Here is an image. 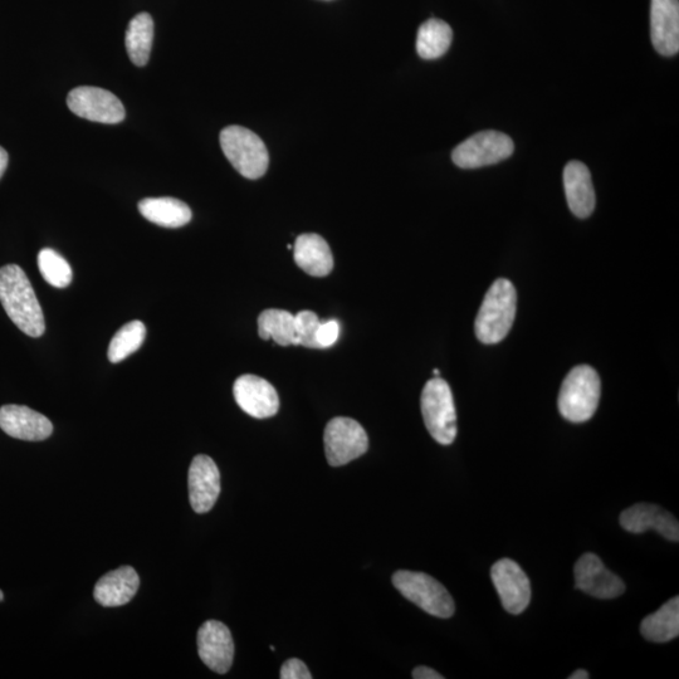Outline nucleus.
<instances>
[{"label": "nucleus", "instance_id": "obj_21", "mask_svg": "<svg viewBox=\"0 0 679 679\" xmlns=\"http://www.w3.org/2000/svg\"><path fill=\"white\" fill-rule=\"evenodd\" d=\"M141 216L156 226L180 228L192 221V210L175 198H146L139 203Z\"/></svg>", "mask_w": 679, "mask_h": 679}, {"label": "nucleus", "instance_id": "obj_34", "mask_svg": "<svg viewBox=\"0 0 679 679\" xmlns=\"http://www.w3.org/2000/svg\"><path fill=\"white\" fill-rule=\"evenodd\" d=\"M433 375H434V378H439V370H438V369H434V370H433Z\"/></svg>", "mask_w": 679, "mask_h": 679}, {"label": "nucleus", "instance_id": "obj_30", "mask_svg": "<svg viewBox=\"0 0 679 679\" xmlns=\"http://www.w3.org/2000/svg\"><path fill=\"white\" fill-rule=\"evenodd\" d=\"M280 677L281 679H311L312 674L304 662L292 658L283 664Z\"/></svg>", "mask_w": 679, "mask_h": 679}, {"label": "nucleus", "instance_id": "obj_35", "mask_svg": "<svg viewBox=\"0 0 679 679\" xmlns=\"http://www.w3.org/2000/svg\"><path fill=\"white\" fill-rule=\"evenodd\" d=\"M3 599H4V594H3V591L0 590V602H2Z\"/></svg>", "mask_w": 679, "mask_h": 679}, {"label": "nucleus", "instance_id": "obj_20", "mask_svg": "<svg viewBox=\"0 0 679 679\" xmlns=\"http://www.w3.org/2000/svg\"><path fill=\"white\" fill-rule=\"evenodd\" d=\"M296 265L312 277L329 276L334 268V257L329 244L315 233L301 234L293 246Z\"/></svg>", "mask_w": 679, "mask_h": 679}, {"label": "nucleus", "instance_id": "obj_14", "mask_svg": "<svg viewBox=\"0 0 679 679\" xmlns=\"http://www.w3.org/2000/svg\"><path fill=\"white\" fill-rule=\"evenodd\" d=\"M190 505L197 514H207L221 493V473L212 458L199 454L193 459L188 477Z\"/></svg>", "mask_w": 679, "mask_h": 679}, {"label": "nucleus", "instance_id": "obj_22", "mask_svg": "<svg viewBox=\"0 0 679 679\" xmlns=\"http://www.w3.org/2000/svg\"><path fill=\"white\" fill-rule=\"evenodd\" d=\"M643 638L649 642L667 643L679 635V598H673L641 624Z\"/></svg>", "mask_w": 679, "mask_h": 679}, {"label": "nucleus", "instance_id": "obj_16", "mask_svg": "<svg viewBox=\"0 0 679 679\" xmlns=\"http://www.w3.org/2000/svg\"><path fill=\"white\" fill-rule=\"evenodd\" d=\"M0 428L8 436L27 442H41L53 433L51 420L24 405L0 408Z\"/></svg>", "mask_w": 679, "mask_h": 679}, {"label": "nucleus", "instance_id": "obj_15", "mask_svg": "<svg viewBox=\"0 0 679 679\" xmlns=\"http://www.w3.org/2000/svg\"><path fill=\"white\" fill-rule=\"evenodd\" d=\"M620 526L632 534H644L656 530L669 541H679V524L676 517L664 508L651 503H638L627 508L620 515Z\"/></svg>", "mask_w": 679, "mask_h": 679}, {"label": "nucleus", "instance_id": "obj_1", "mask_svg": "<svg viewBox=\"0 0 679 679\" xmlns=\"http://www.w3.org/2000/svg\"><path fill=\"white\" fill-rule=\"evenodd\" d=\"M0 302L9 319L24 334L41 337L46 331L45 315L26 272L17 265L0 268Z\"/></svg>", "mask_w": 679, "mask_h": 679}, {"label": "nucleus", "instance_id": "obj_7", "mask_svg": "<svg viewBox=\"0 0 679 679\" xmlns=\"http://www.w3.org/2000/svg\"><path fill=\"white\" fill-rule=\"evenodd\" d=\"M515 151L510 136L498 131H482L472 135L453 150V163L461 169H478L483 166L501 163L510 158Z\"/></svg>", "mask_w": 679, "mask_h": 679}, {"label": "nucleus", "instance_id": "obj_29", "mask_svg": "<svg viewBox=\"0 0 679 679\" xmlns=\"http://www.w3.org/2000/svg\"><path fill=\"white\" fill-rule=\"evenodd\" d=\"M340 335V325L339 322L331 320L327 322H321L319 331H317L316 340L319 349L331 348L339 339Z\"/></svg>", "mask_w": 679, "mask_h": 679}, {"label": "nucleus", "instance_id": "obj_27", "mask_svg": "<svg viewBox=\"0 0 679 679\" xmlns=\"http://www.w3.org/2000/svg\"><path fill=\"white\" fill-rule=\"evenodd\" d=\"M38 268L47 283L56 288H66L72 282V268L60 253L51 248L38 254Z\"/></svg>", "mask_w": 679, "mask_h": 679}, {"label": "nucleus", "instance_id": "obj_10", "mask_svg": "<svg viewBox=\"0 0 679 679\" xmlns=\"http://www.w3.org/2000/svg\"><path fill=\"white\" fill-rule=\"evenodd\" d=\"M493 585L508 613H524L531 602L530 579L521 566L511 559L498 560L491 569Z\"/></svg>", "mask_w": 679, "mask_h": 679}, {"label": "nucleus", "instance_id": "obj_13", "mask_svg": "<svg viewBox=\"0 0 679 679\" xmlns=\"http://www.w3.org/2000/svg\"><path fill=\"white\" fill-rule=\"evenodd\" d=\"M198 652L205 666L213 672L226 674L234 659V642L226 624L209 620L198 632Z\"/></svg>", "mask_w": 679, "mask_h": 679}, {"label": "nucleus", "instance_id": "obj_2", "mask_svg": "<svg viewBox=\"0 0 679 679\" xmlns=\"http://www.w3.org/2000/svg\"><path fill=\"white\" fill-rule=\"evenodd\" d=\"M517 293L514 283L498 278L483 299L475 322L477 339L486 345L501 343L514 325Z\"/></svg>", "mask_w": 679, "mask_h": 679}, {"label": "nucleus", "instance_id": "obj_3", "mask_svg": "<svg viewBox=\"0 0 679 679\" xmlns=\"http://www.w3.org/2000/svg\"><path fill=\"white\" fill-rule=\"evenodd\" d=\"M602 383L597 370L589 365L576 366L561 384L559 412L571 423H584L593 418L599 407Z\"/></svg>", "mask_w": 679, "mask_h": 679}, {"label": "nucleus", "instance_id": "obj_12", "mask_svg": "<svg viewBox=\"0 0 679 679\" xmlns=\"http://www.w3.org/2000/svg\"><path fill=\"white\" fill-rule=\"evenodd\" d=\"M233 394L238 407L253 418H271L280 409L275 387L260 376H239L234 383Z\"/></svg>", "mask_w": 679, "mask_h": 679}, {"label": "nucleus", "instance_id": "obj_19", "mask_svg": "<svg viewBox=\"0 0 679 679\" xmlns=\"http://www.w3.org/2000/svg\"><path fill=\"white\" fill-rule=\"evenodd\" d=\"M139 586L140 578L135 569L131 566H121L97 581L94 597L102 607H122L134 599Z\"/></svg>", "mask_w": 679, "mask_h": 679}, {"label": "nucleus", "instance_id": "obj_5", "mask_svg": "<svg viewBox=\"0 0 679 679\" xmlns=\"http://www.w3.org/2000/svg\"><path fill=\"white\" fill-rule=\"evenodd\" d=\"M420 408L429 434L443 446L457 437V413L451 387L446 380L433 378L423 388Z\"/></svg>", "mask_w": 679, "mask_h": 679}, {"label": "nucleus", "instance_id": "obj_17", "mask_svg": "<svg viewBox=\"0 0 679 679\" xmlns=\"http://www.w3.org/2000/svg\"><path fill=\"white\" fill-rule=\"evenodd\" d=\"M651 37L659 55L672 57L679 51L678 0H652Z\"/></svg>", "mask_w": 679, "mask_h": 679}, {"label": "nucleus", "instance_id": "obj_4", "mask_svg": "<svg viewBox=\"0 0 679 679\" xmlns=\"http://www.w3.org/2000/svg\"><path fill=\"white\" fill-rule=\"evenodd\" d=\"M224 155L242 177L256 180L266 174L270 155L260 136L246 127L232 125L221 133Z\"/></svg>", "mask_w": 679, "mask_h": 679}, {"label": "nucleus", "instance_id": "obj_9", "mask_svg": "<svg viewBox=\"0 0 679 679\" xmlns=\"http://www.w3.org/2000/svg\"><path fill=\"white\" fill-rule=\"evenodd\" d=\"M67 105L76 116L100 124H120L126 115L122 102L99 87H77L68 94Z\"/></svg>", "mask_w": 679, "mask_h": 679}, {"label": "nucleus", "instance_id": "obj_31", "mask_svg": "<svg viewBox=\"0 0 679 679\" xmlns=\"http://www.w3.org/2000/svg\"><path fill=\"white\" fill-rule=\"evenodd\" d=\"M414 679H443L442 674L429 667L420 666L414 669L412 673Z\"/></svg>", "mask_w": 679, "mask_h": 679}, {"label": "nucleus", "instance_id": "obj_26", "mask_svg": "<svg viewBox=\"0 0 679 679\" xmlns=\"http://www.w3.org/2000/svg\"><path fill=\"white\" fill-rule=\"evenodd\" d=\"M146 337V327L143 322L135 320L122 326L112 337L109 346V360L112 364L121 363L141 348Z\"/></svg>", "mask_w": 679, "mask_h": 679}, {"label": "nucleus", "instance_id": "obj_23", "mask_svg": "<svg viewBox=\"0 0 679 679\" xmlns=\"http://www.w3.org/2000/svg\"><path fill=\"white\" fill-rule=\"evenodd\" d=\"M154 41V21L149 13L131 19L125 34L126 51L135 66L148 65Z\"/></svg>", "mask_w": 679, "mask_h": 679}, {"label": "nucleus", "instance_id": "obj_28", "mask_svg": "<svg viewBox=\"0 0 679 679\" xmlns=\"http://www.w3.org/2000/svg\"><path fill=\"white\" fill-rule=\"evenodd\" d=\"M321 322L319 317L312 311H301L295 316V329L297 344L309 349H319L316 335Z\"/></svg>", "mask_w": 679, "mask_h": 679}, {"label": "nucleus", "instance_id": "obj_8", "mask_svg": "<svg viewBox=\"0 0 679 679\" xmlns=\"http://www.w3.org/2000/svg\"><path fill=\"white\" fill-rule=\"evenodd\" d=\"M325 453L332 467L345 466L363 456L369 448V438L360 423L351 418L331 419L325 428Z\"/></svg>", "mask_w": 679, "mask_h": 679}, {"label": "nucleus", "instance_id": "obj_32", "mask_svg": "<svg viewBox=\"0 0 679 679\" xmlns=\"http://www.w3.org/2000/svg\"><path fill=\"white\" fill-rule=\"evenodd\" d=\"M8 153L6 150L0 146V179H2L3 174L6 173L8 166Z\"/></svg>", "mask_w": 679, "mask_h": 679}, {"label": "nucleus", "instance_id": "obj_33", "mask_svg": "<svg viewBox=\"0 0 679 679\" xmlns=\"http://www.w3.org/2000/svg\"><path fill=\"white\" fill-rule=\"evenodd\" d=\"M589 678V673L584 671V669H578V671H575L571 676H569V679H588Z\"/></svg>", "mask_w": 679, "mask_h": 679}, {"label": "nucleus", "instance_id": "obj_11", "mask_svg": "<svg viewBox=\"0 0 679 679\" xmlns=\"http://www.w3.org/2000/svg\"><path fill=\"white\" fill-rule=\"evenodd\" d=\"M575 588L590 597L614 599L624 594L625 584L613 571L605 568L602 559L595 554H584L575 564Z\"/></svg>", "mask_w": 679, "mask_h": 679}, {"label": "nucleus", "instance_id": "obj_25", "mask_svg": "<svg viewBox=\"0 0 679 679\" xmlns=\"http://www.w3.org/2000/svg\"><path fill=\"white\" fill-rule=\"evenodd\" d=\"M258 335L262 340L275 341L281 346L299 345L295 329V316L285 310L270 309L258 317Z\"/></svg>", "mask_w": 679, "mask_h": 679}, {"label": "nucleus", "instance_id": "obj_18", "mask_svg": "<svg viewBox=\"0 0 679 679\" xmlns=\"http://www.w3.org/2000/svg\"><path fill=\"white\" fill-rule=\"evenodd\" d=\"M564 188L571 213L581 219L590 217L597 199L588 166L570 161L564 169Z\"/></svg>", "mask_w": 679, "mask_h": 679}, {"label": "nucleus", "instance_id": "obj_24", "mask_svg": "<svg viewBox=\"0 0 679 679\" xmlns=\"http://www.w3.org/2000/svg\"><path fill=\"white\" fill-rule=\"evenodd\" d=\"M453 41V31L448 23L432 18L418 29L417 52L423 60H437L446 55Z\"/></svg>", "mask_w": 679, "mask_h": 679}, {"label": "nucleus", "instance_id": "obj_6", "mask_svg": "<svg viewBox=\"0 0 679 679\" xmlns=\"http://www.w3.org/2000/svg\"><path fill=\"white\" fill-rule=\"evenodd\" d=\"M393 584L404 598L433 617L447 619L456 612L452 595L431 575L400 570L393 575Z\"/></svg>", "mask_w": 679, "mask_h": 679}]
</instances>
